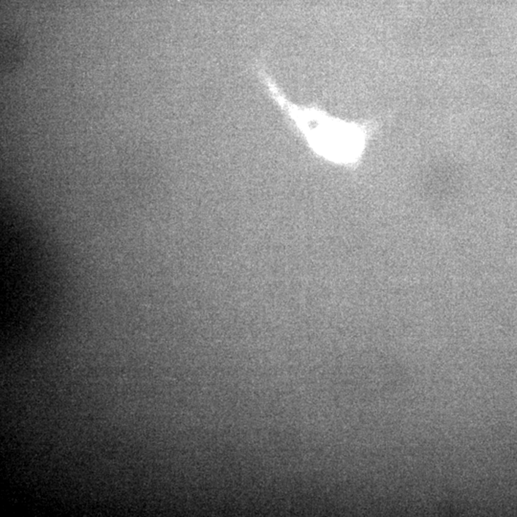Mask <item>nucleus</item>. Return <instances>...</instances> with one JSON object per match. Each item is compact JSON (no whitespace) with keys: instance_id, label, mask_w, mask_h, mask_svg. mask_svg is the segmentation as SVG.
I'll return each mask as SVG.
<instances>
[{"instance_id":"1","label":"nucleus","mask_w":517,"mask_h":517,"mask_svg":"<svg viewBox=\"0 0 517 517\" xmlns=\"http://www.w3.org/2000/svg\"><path fill=\"white\" fill-rule=\"evenodd\" d=\"M253 72L290 129L302 136L315 154L341 164H350L359 159L371 125L336 118L317 105L299 106L291 102L261 59L254 62Z\"/></svg>"}]
</instances>
